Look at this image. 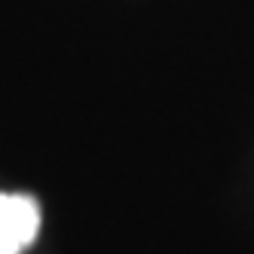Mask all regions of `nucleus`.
I'll return each mask as SVG.
<instances>
[{
    "mask_svg": "<svg viewBox=\"0 0 254 254\" xmlns=\"http://www.w3.org/2000/svg\"><path fill=\"white\" fill-rule=\"evenodd\" d=\"M40 233V202L31 193H0V254H25Z\"/></svg>",
    "mask_w": 254,
    "mask_h": 254,
    "instance_id": "f257e3e1",
    "label": "nucleus"
}]
</instances>
